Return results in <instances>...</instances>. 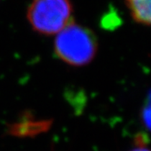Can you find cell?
Returning <instances> with one entry per match:
<instances>
[{"label":"cell","instance_id":"cell-1","mask_svg":"<svg viewBox=\"0 0 151 151\" xmlns=\"http://www.w3.org/2000/svg\"><path fill=\"white\" fill-rule=\"evenodd\" d=\"M98 51V40L93 32L83 26L69 23L57 34L55 52L65 63L73 67L89 64Z\"/></svg>","mask_w":151,"mask_h":151},{"label":"cell","instance_id":"cell-2","mask_svg":"<svg viewBox=\"0 0 151 151\" xmlns=\"http://www.w3.org/2000/svg\"><path fill=\"white\" fill-rule=\"evenodd\" d=\"M70 0H33L27 10V19L37 32L55 35L72 22Z\"/></svg>","mask_w":151,"mask_h":151},{"label":"cell","instance_id":"cell-3","mask_svg":"<svg viewBox=\"0 0 151 151\" xmlns=\"http://www.w3.org/2000/svg\"><path fill=\"white\" fill-rule=\"evenodd\" d=\"M126 2L136 22L149 26L151 21V0H126Z\"/></svg>","mask_w":151,"mask_h":151},{"label":"cell","instance_id":"cell-4","mask_svg":"<svg viewBox=\"0 0 151 151\" xmlns=\"http://www.w3.org/2000/svg\"><path fill=\"white\" fill-rule=\"evenodd\" d=\"M147 140L145 139V136L143 135H139L137 137V147L133 148L131 151H149L148 147L146 145Z\"/></svg>","mask_w":151,"mask_h":151},{"label":"cell","instance_id":"cell-5","mask_svg":"<svg viewBox=\"0 0 151 151\" xmlns=\"http://www.w3.org/2000/svg\"><path fill=\"white\" fill-rule=\"evenodd\" d=\"M142 119L145 127L149 129L150 127V105H149V99L147 100V106L144 107V109L142 111Z\"/></svg>","mask_w":151,"mask_h":151}]
</instances>
